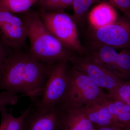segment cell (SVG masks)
I'll list each match as a JSON object with an SVG mask.
<instances>
[{"label":"cell","instance_id":"7a4b0ae2","mask_svg":"<svg viewBox=\"0 0 130 130\" xmlns=\"http://www.w3.org/2000/svg\"><path fill=\"white\" fill-rule=\"evenodd\" d=\"M21 16L27 28L30 42V54L36 60L47 65L59 61L71 62L77 55L66 48L44 24L38 12L30 10Z\"/></svg>","mask_w":130,"mask_h":130},{"label":"cell","instance_id":"44dd1931","mask_svg":"<svg viewBox=\"0 0 130 130\" xmlns=\"http://www.w3.org/2000/svg\"><path fill=\"white\" fill-rule=\"evenodd\" d=\"M115 8L123 12L124 15L130 18V0H108Z\"/></svg>","mask_w":130,"mask_h":130},{"label":"cell","instance_id":"e0dca14e","mask_svg":"<svg viewBox=\"0 0 130 130\" xmlns=\"http://www.w3.org/2000/svg\"><path fill=\"white\" fill-rule=\"evenodd\" d=\"M99 0H73L72 6L73 18L76 24L79 23L85 17L93 3Z\"/></svg>","mask_w":130,"mask_h":130},{"label":"cell","instance_id":"5b68a950","mask_svg":"<svg viewBox=\"0 0 130 130\" xmlns=\"http://www.w3.org/2000/svg\"><path fill=\"white\" fill-rule=\"evenodd\" d=\"M67 72L68 85L61 103L84 107L106 96L107 94L90 78L73 67L67 69Z\"/></svg>","mask_w":130,"mask_h":130},{"label":"cell","instance_id":"603a6c76","mask_svg":"<svg viewBox=\"0 0 130 130\" xmlns=\"http://www.w3.org/2000/svg\"><path fill=\"white\" fill-rule=\"evenodd\" d=\"M96 128V130H130L129 128H121L117 126H110Z\"/></svg>","mask_w":130,"mask_h":130},{"label":"cell","instance_id":"9a60e30c","mask_svg":"<svg viewBox=\"0 0 130 130\" xmlns=\"http://www.w3.org/2000/svg\"><path fill=\"white\" fill-rule=\"evenodd\" d=\"M31 104L18 117H15L8 111L6 106L0 107L1 121L0 130H21L25 117L31 107Z\"/></svg>","mask_w":130,"mask_h":130},{"label":"cell","instance_id":"30bf717a","mask_svg":"<svg viewBox=\"0 0 130 130\" xmlns=\"http://www.w3.org/2000/svg\"><path fill=\"white\" fill-rule=\"evenodd\" d=\"M31 106L24 119L21 130H61L59 106L47 111L40 112Z\"/></svg>","mask_w":130,"mask_h":130},{"label":"cell","instance_id":"ac0fdd59","mask_svg":"<svg viewBox=\"0 0 130 130\" xmlns=\"http://www.w3.org/2000/svg\"><path fill=\"white\" fill-rule=\"evenodd\" d=\"M73 0H40L38 3L40 10L64 11L72 6Z\"/></svg>","mask_w":130,"mask_h":130},{"label":"cell","instance_id":"8fae6325","mask_svg":"<svg viewBox=\"0 0 130 130\" xmlns=\"http://www.w3.org/2000/svg\"><path fill=\"white\" fill-rule=\"evenodd\" d=\"M61 130H96L84 112L83 107L61 103L59 105Z\"/></svg>","mask_w":130,"mask_h":130},{"label":"cell","instance_id":"ffe728a7","mask_svg":"<svg viewBox=\"0 0 130 130\" xmlns=\"http://www.w3.org/2000/svg\"><path fill=\"white\" fill-rule=\"evenodd\" d=\"M20 96L18 94L6 91H0V107L17 104Z\"/></svg>","mask_w":130,"mask_h":130},{"label":"cell","instance_id":"2e32d148","mask_svg":"<svg viewBox=\"0 0 130 130\" xmlns=\"http://www.w3.org/2000/svg\"><path fill=\"white\" fill-rule=\"evenodd\" d=\"M40 0H0V8L16 14L24 13Z\"/></svg>","mask_w":130,"mask_h":130},{"label":"cell","instance_id":"5bb4252c","mask_svg":"<svg viewBox=\"0 0 130 130\" xmlns=\"http://www.w3.org/2000/svg\"><path fill=\"white\" fill-rule=\"evenodd\" d=\"M103 101L121 128L130 129V106L120 100L107 95Z\"/></svg>","mask_w":130,"mask_h":130},{"label":"cell","instance_id":"d6986e66","mask_svg":"<svg viewBox=\"0 0 130 130\" xmlns=\"http://www.w3.org/2000/svg\"><path fill=\"white\" fill-rule=\"evenodd\" d=\"M107 95L109 97L120 100L130 106V81H124Z\"/></svg>","mask_w":130,"mask_h":130},{"label":"cell","instance_id":"4fadbf2b","mask_svg":"<svg viewBox=\"0 0 130 130\" xmlns=\"http://www.w3.org/2000/svg\"><path fill=\"white\" fill-rule=\"evenodd\" d=\"M118 18L115 8L108 3H102L96 5L89 14V21L94 29L110 24Z\"/></svg>","mask_w":130,"mask_h":130},{"label":"cell","instance_id":"3957f363","mask_svg":"<svg viewBox=\"0 0 130 130\" xmlns=\"http://www.w3.org/2000/svg\"><path fill=\"white\" fill-rule=\"evenodd\" d=\"M38 12L49 30L66 48L79 56L86 54V48L79 40L77 24L73 15L64 11L40 10Z\"/></svg>","mask_w":130,"mask_h":130},{"label":"cell","instance_id":"7402d4cb","mask_svg":"<svg viewBox=\"0 0 130 130\" xmlns=\"http://www.w3.org/2000/svg\"><path fill=\"white\" fill-rule=\"evenodd\" d=\"M12 49L0 38V69Z\"/></svg>","mask_w":130,"mask_h":130},{"label":"cell","instance_id":"52a82bcc","mask_svg":"<svg viewBox=\"0 0 130 130\" xmlns=\"http://www.w3.org/2000/svg\"><path fill=\"white\" fill-rule=\"evenodd\" d=\"M72 67L83 73L102 89L111 92L124 81L101 65L86 56L76 55L71 62Z\"/></svg>","mask_w":130,"mask_h":130},{"label":"cell","instance_id":"ba28073f","mask_svg":"<svg viewBox=\"0 0 130 130\" xmlns=\"http://www.w3.org/2000/svg\"><path fill=\"white\" fill-rule=\"evenodd\" d=\"M0 38L13 49L26 48L27 28L21 16L0 8Z\"/></svg>","mask_w":130,"mask_h":130},{"label":"cell","instance_id":"277c9868","mask_svg":"<svg viewBox=\"0 0 130 130\" xmlns=\"http://www.w3.org/2000/svg\"><path fill=\"white\" fill-rule=\"evenodd\" d=\"M66 61L51 65L41 97L32 103L38 111H47L58 106L64 100L68 85Z\"/></svg>","mask_w":130,"mask_h":130},{"label":"cell","instance_id":"9c48e42d","mask_svg":"<svg viewBox=\"0 0 130 130\" xmlns=\"http://www.w3.org/2000/svg\"><path fill=\"white\" fill-rule=\"evenodd\" d=\"M95 42L114 48H130V18L124 16L102 28L94 29Z\"/></svg>","mask_w":130,"mask_h":130},{"label":"cell","instance_id":"7c38bea8","mask_svg":"<svg viewBox=\"0 0 130 130\" xmlns=\"http://www.w3.org/2000/svg\"><path fill=\"white\" fill-rule=\"evenodd\" d=\"M103 98L83 107L85 113L96 128L110 126L120 127L103 102Z\"/></svg>","mask_w":130,"mask_h":130},{"label":"cell","instance_id":"6da1fadb","mask_svg":"<svg viewBox=\"0 0 130 130\" xmlns=\"http://www.w3.org/2000/svg\"><path fill=\"white\" fill-rule=\"evenodd\" d=\"M25 49H12L0 69V91L22 94L33 103L42 94L51 65L39 62Z\"/></svg>","mask_w":130,"mask_h":130},{"label":"cell","instance_id":"8992f818","mask_svg":"<svg viewBox=\"0 0 130 130\" xmlns=\"http://www.w3.org/2000/svg\"><path fill=\"white\" fill-rule=\"evenodd\" d=\"M86 56L113 73L124 81H130V48L120 53L115 48L95 42Z\"/></svg>","mask_w":130,"mask_h":130}]
</instances>
